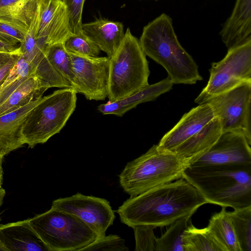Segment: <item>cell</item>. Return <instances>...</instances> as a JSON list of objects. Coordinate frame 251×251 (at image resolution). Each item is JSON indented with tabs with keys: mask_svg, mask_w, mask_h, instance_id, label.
Here are the masks:
<instances>
[{
	"mask_svg": "<svg viewBox=\"0 0 251 251\" xmlns=\"http://www.w3.org/2000/svg\"><path fill=\"white\" fill-rule=\"evenodd\" d=\"M63 44L68 53L80 56L97 57L101 51L84 32L80 34H72Z\"/></svg>",
	"mask_w": 251,
	"mask_h": 251,
	"instance_id": "30",
	"label": "cell"
},
{
	"mask_svg": "<svg viewBox=\"0 0 251 251\" xmlns=\"http://www.w3.org/2000/svg\"><path fill=\"white\" fill-rule=\"evenodd\" d=\"M24 38L25 34L22 32L0 22V40L13 46H19Z\"/></svg>",
	"mask_w": 251,
	"mask_h": 251,
	"instance_id": "34",
	"label": "cell"
},
{
	"mask_svg": "<svg viewBox=\"0 0 251 251\" xmlns=\"http://www.w3.org/2000/svg\"><path fill=\"white\" fill-rule=\"evenodd\" d=\"M191 159L171 151H160L153 145L146 152L127 163L120 174L119 183L131 197L182 178Z\"/></svg>",
	"mask_w": 251,
	"mask_h": 251,
	"instance_id": "4",
	"label": "cell"
},
{
	"mask_svg": "<svg viewBox=\"0 0 251 251\" xmlns=\"http://www.w3.org/2000/svg\"><path fill=\"white\" fill-rule=\"evenodd\" d=\"M40 3L38 0H0V22L25 34L37 13Z\"/></svg>",
	"mask_w": 251,
	"mask_h": 251,
	"instance_id": "21",
	"label": "cell"
},
{
	"mask_svg": "<svg viewBox=\"0 0 251 251\" xmlns=\"http://www.w3.org/2000/svg\"><path fill=\"white\" fill-rule=\"evenodd\" d=\"M0 52L21 55L19 46H13L0 40Z\"/></svg>",
	"mask_w": 251,
	"mask_h": 251,
	"instance_id": "36",
	"label": "cell"
},
{
	"mask_svg": "<svg viewBox=\"0 0 251 251\" xmlns=\"http://www.w3.org/2000/svg\"><path fill=\"white\" fill-rule=\"evenodd\" d=\"M5 194V190L1 187V186H0V206L2 203Z\"/></svg>",
	"mask_w": 251,
	"mask_h": 251,
	"instance_id": "38",
	"label": "cell"
},
{
	"mask_svg": "<svg viewBox=\"0 0 251 251\" xmlns=\"http://www.w3.org/2000/svg\"><path fill=\"white\" fill-rule=\"evenodd\" d=\"M39 1H40L41 2L44 1V0H38Z\"/></svg>",
	"mask_w": 251,
	"mask_h": 251,
	"instance_id": "42",
	"label": "cell"
},
{
	"mask_svg": "<svg viewBox=\"0 0 251 251\" xmlns=\"http://www.w3.org/2000/svg\"><path fill=\"white\" fill-rule=\"evenodd\" d=\"M36 67L19 55L16 63L2 84L0 86V104L23 82L34 75Z\"/></svg>",
	"mask_w": 251,
	"mask_h": 251,
	"instance_id": "26",
	"label": "cell"
},
{
	"mask_svg": "<svg viewBox=\"0 0 251 251\" xmlns=\"http://www.w3.org/2000/svg\"><path fill=\"white\" fill-rule=\"evenodd\" d=\"M127 251L128 249L121 237L117 235H104L98 237L81 251Z\"/></svg>",
	"mask_w": 251,
	"mask_h": 251,
	"instance_id": "31",
	"label": "cell"
},
{
	"mask_svg": "<svg viewBox=\"0 0 251 251\" xmlns=\"http://www.w3.org/2000/svg\"><path fill=\"white\" fill-rule=\"evenodd\" d=\"M139 41L145 55L163 66L174 84H194L202 79L197 64L179 42L167 14H161L145 26Z\"/></svg>",
	"mask_w": 251,
	"mask_h": 251,
	"instance_id": "3",
	"label": "cell"
},
{
	"mask_svg": "<svg viewBox=\"0 0 251 251\" xmlns=\"http://www.w3.org/2000/svg\"><path fill=\"white\" fill-rule=\"evenodd\" d=\"M206 203L197 189L181 178L130 197L116 212L121 222L132 228L138 226L162 227L193 215Z\"/></svg>",
	"mask_w": 251,
	"mask_h": 251,
	"instance_id": "1",
	"label": "cell"
},
{
	"mask_svg": "<svg viewBox=\"0 0 251 251\" xmlns=\"http://www.w3.org/2000/svg\"><path fill=\"white\" fill-rule=\"evenodd\" d=\"M207 229L223 251H241L228 212L225 207L213 214L209 220Z\"/></svg>",
	"mask_w": 251,
	"mask_h": 251,
	"instance_id": "24",
	"label": "cell"
},
{
	"mask_svg": "<svg viewBox=\"0 0 251 251\" xmlns=\"http://www.w3.org/2000/svg\"><path fill=\"white\" fill-rule=\"evenodd\" d=\"M82 27L83 31L109 58L118 50L125 36L124 26L121 23L104 19L82 24Z\"/></svg>",
	"mask_w": 251,
	"mask_h": 251,
	"instance_id": "20",
	"label": "cell"
},
{
	"mask_svg": "<svg viewBox=\"0 0 251 251\" xmlns=\"http://www.w3.org/2000/svg\"><path fill=\"white\" fill-rule=\"evenodd\" d=\"M205 103L212 108L223 132L241 133L251 145V81H245Z\"/></svg>",
	"mask_w": 251,
	"mask_h": 251,
	"instance_id": "9",
	"label": "cell"
},
{
	"mask_svg": "<svg viewBox=\"0 0 251 251\" xmlns=\"http://www.w3.org/2000/svg\"><path fill=\"white\" fill-rule=\"evenodd\" d=\"M0 251H5L4 248L2 246V245L0 243Z\"/></svg>",
	"mask_w": 251,
	"mask_h": 251,
	"instance_id": "41",
	"label": "cell"
},
{
	"mask_svg": "<svg viewBox=\"0 0 251 251\" xmlns=\"http://www.w3.org/2000/svg\"></svg>",
	"mask_w": 251,
	"mask_h": 251,
	"instance_id": "43",
	"label": "cell"
},
{
	"mask_svg": "<svg viewBox=\"0 0 251 251\" xmlns=\"http://www.w3.org/2000/svg\"><path fill=\"white\" fill-rule=\"evenodd\" d=\"M135 240L136 251H155L157 238L149 226H138L132 228Z\"/></svg>",
	"mask_w": 251,
	"mask_h": 251,
	"instance_id": "32",
	"label": "cell"
},
{
	"mask_svg": "<svg viewBox=\"0 0 251 251\" xmlns=\"http://www.w3.org/2000/svg\"><path fill=\"white\" fill-rule=\"evenodd\" d=\"M220 35L228 49L251 40V0H236Z\"/></svg>",
	"mask_w": 251,
	"mask_h": 251,
	"instance_id": "17",
	"label": "cell"
},
{
	"mask_svg": "<svg viewBox=\"0 0 251 251\" xmlns=\"http://www.w3.org/2000/svg\"><path fill=\"white\" fill-rule=\"evenodd\" d=\"M174 84L167 78L153 84H148L138 91L120 100L100 104L98 110L104 115L112 114L121 117L137 105L154 100L161 95L170 91Z\"/></svg>",
	"mask_w": 251,
	"mask_h": 251,
	"instance_id": "19",
	"label": "cell"
},
{
	"mask_svg": "<svg viewBox=\"0 0 251 251\" xmlns=\"http://www.w3.org/2000/svg\"><path fill=\"white\" fill-rule=\"evenodd\" d=\"M192 215L178 219L170 225L160 237L157 238L155 251H183L182 236L191 222Z\"/></svg>",
	"mask_w": 251,
	"mask_h": 251,
	"instance_id": "27",
	"label": "cell"
},
{
	"mask_svg": "<svg viewBox=\"0 0 251 251\" xmlns=\"http://www.w3.org/2000/svg\"><path fill=\"white\" fill-rule=\"evenodd\" d=\"M69 54L75 91L89 100H104L108 95L110 58Z\"/></svg>",
	"mask_w": 251,
	"mask_h": 251,
	"instance_id": "11",
	"label": "cell"
},
{
	"mask_svg": "<svg viewBox=\"0 0 251 251\" xmlns=\"http://www.w3.org/2000/svg\"><path fill=\"white\" fill-rule=\"evenodd\" d=\"M35 75L49 88H69L75 90V78L70 56L63 43L47 48L36 68Z\"/></svg>",
	"mask_w": 251,
	"mask_h": 251,
	"instance_id": "14",
	"label": "cell"
},
{
	"mask_svg": "<svg viewBox=\"0 0 251 251\" xmlns=\"http://www.w3.org/2000/svg\"><path fill=\"white\" fill-rule=\"evenodd\" d=\"M76 94L72 88H64L42 97L23 125L25 143L32 148L59 133L75 110Z\"/></svg>",
	"mask_w": 251,
	"mask_h": 251,
	"instance_id": "6",
	"label": "cell"
},
{
	"mask_svg": "<svg viewBox=\"0 0 251 251\" xmlns=\"http://www.w3.org/2000/svg\"><path fill=\"white\" fill-rule=\"evenodd\" d=\"M41 98L0 115V150L4 156L25 144L22 132L23 125L30 111Z\"/></svg>",
	"mask_w": 251,
	"mask_h": 251,
	"instance_id": "18",
	"label": "cell"
},
{
	"mask_svg": "<svg viewBox=\"0 0 251 251\" xmlns=\"http://www.w3.org/2000/svg\"><path fill=\"white\" fill-rule=\"evenodd\" d=\"M2 170H0V186H1L2 181Z\"/></svg>",
	"mask_w": 251,
	"mask_h": 251,
	"instance_id": "40",
	"label": "cell"
},
{
	"mask_svg": "<svg viewBox=\"0 0 251 251\" xmlns=\"http://www.w3.org/2000/svg\"><path fill=\"white\" fill-rule=\"evenodd\" d=\"M182 178L207 203L234 209L251 206V165H189Z\"/></svg>",
	"mask_w": 251,
	"mask_h": 251,
	"instance_id": "2",
	"label": "cell"
},
{
	"mask_svg": "<svg viewBox=\"0 0 251 251\" xmlns=\"http://www.w3.org/2000/svg\"><path fill=\"white\" fill-rule=\"evenodd\" d=\"M4 155L2 153L0 150V170H2V161Z\"/></svg>",
	"mask_w": 251,
	"mask_h": 251,
	"instance_id": "39",
	"label": "cell"
},
{
	"mask_svg": "<svg viewBox=\"0 0 251 251\" xmlns=\"http://www.w3.org/2000/svg\"><path fill=\"white\" fill-rule=\"evenodd\" d=\"M41 3L37 13L20 44L21 55L36 68L43 58L45 50L38 43L36 36L40 14Z\"/></svg>",
	"mask_w": 251,
	"mask_h": 251,
	"instance_id": "29",
	"label": "cell"
},
{
	"mask_svg": "<svg viewBox=\"0 0 251 251\" xmlns=\"http://www.w3.org/2000/svg\"><path fill=\"white\" fill-rule=\"evenodd\" d=\"M0 243L7 251H50L29 219L0 225Z\"/></svg>",
	"mask_w": 251,
	"mask_h": 251,
	"instance_id": "16",
	"label": "cell"
},
{
	"mask_svg": "<svg viewBox=\"0 0 251 251\" xmlns=\"http://www.w3.org/2000/svg\"><path fill=\"white\" fill-rule=\"evenodd\" d=\"M222 132L220 122L215 117L173 152L192 160L207 151L216 142Z\"/></svg>",
	"mask_w": 251,
	"mask_h": 251,
	"instance_id": "22",
	"label": "cell"
},
{
	"mask_svg": "<svg viewBox=\"0 0 251 251\" xmlns=\"http://www.w3.org/2000/svg\"><path fill=\"white\" fill-rule=\"evenodd\" d=\"M73 34L65 4L61 0H45L41 10L36 39L45 50L49 46L63 43Z\"/></svg>",
	"mask_w": 251,
	"mask_h": 251,
	"instance_id": "13",
	"label": "cell"
},
{
	"mask_svg": "<svg viewBox=\"0 0 251 251\" xmlns=\"http://www.w3.org/2000/svg\"><path fill=\"white\" fill-rule=\"evenodd\" d=\"M77 217L99 236L105 235L115 218L106 200L80 193L52 201L51 206Z\"/></svg>",
	"mask_w": 251,
	"mask_h": 251,
	"instance_id": "10",
	"label": "cell"
},
{
	"mask_svg": "<svg viewBox=\"0 0 251 251\" xmlns=\"http://www.w3.org/2000/svg\"><path fill=\"white\" fill-rule=\"evenodd\" d=\"M241 251H251V206L227 211Z\"/></svg>",
	"mask_w": 251,
	"mask_h": 251,
	"instance_id": "28",
	"label": "cell"
},
{
	"mask_svg": "<svg viewBox=\"0 0 251 251\" xmlns=\"http://www.w3.org/2000/svg\"><path fill=\"white\" fill-rule=\"evenodd\" d=\"M183 251H223L207 227H196L191 222L182 236Z\"/></svg>",
	"mask_w": 251,
	"mask_h": 251,
	"instance_id": "25",
	"label": "cell"
},
{
	"mask_svg": "<svg viewBox=\"0 0 251 251\" xmlns=\"http://www.w3.org/2000/svg\"><path fill=\"white\" fill-rule=\"evenodd\" d=\"M29 220L50 251H81L99 237L77 217L52 207Z\"/></svg>",
	"mask_w": 251,
	"mask_h": 251,
	"instance_id": "7",
	"label": "cell"
},
{
	"mask_svg": "<svg viewBox=\"0 0 251 251\" xmlns=\"http://www.w3.org/2000/svg\"><path fill=\"white\" fill-rule=\"evenodd\" d=\"M146 56L139 41L128 28L119 48L110 58L109 101L120 100L149 84L150 72Z\"/></svg>",
	"mask_w": 251,
	"mask_h": 251,
	"instance_id": "5",
	"label": "cell"
},
{
	"mask_svg": "<svg viewBox=\"0 0 251 251\" xmlns=\"http://www.w3.org/2000/svg\"><path fill=\"white\" fill-rule=\"evenodd\" d=\"M214 117L213 110L208 103L199 104L183 115L176 125L163 136L157 145L158 149L173 152Z\"/></svg>",
	"mask_w": 251,
	"mask_h": 251,
	"instance_id": "15",
	"label": "cell"
},
{
	"mask_svg": "<svg viewBox=\"0 0 251 251\" xmlns=\"http://www.w3.org/2000/svg\"><path fill=\"white\" fill-rule=\"evenodd\" d=\"M49 88L35 75L31 76L0 104V115L17 110L41 98Z\"/></svg>",
	"mask_w": 251,
	"mask_h": 251,
	"instance_id": "23",
	"label": "cell"
},
{
	"mask_svg": "<svg viewBox=\"0 0 251 251\" xmlns=\"http://www.w3.org/2000/svg\"><path fill=\"white\" fill-rule=\"evenodd\" d=\"M209 72L206 86L195 100L197 104L251 81V40L228 49L222 60L212 63Z\"/></svg>",
	"mask_w": 251,
	"mask_h": 251,
	"instance_id": "8",
	"label": "cell"
},
{
	"mask_svg": "<svg viewBox=\"0 0 251 251\" xmlns=\"http://www.w3.org/2000/svg\"><path fill=\"white\" fill-rule=\"evenodd\" d=\"M236 164L251 165V145L236 132H222L205 153L191 161L189 165Z\"/></svg>",
	"mask_w": 251,
	"mask_h": 251,
	"instance_id": "12",
	"label": "cell"
},
{
	"mask_svg": "<svg viewBox=\"0 0 251 251\" xmlns=\"http://www.w3.org/2000/svg\"><path fill=\"white\" fill-rule=\"evenodd\" d=\"M19 55H14L7 63L0 68V86L9 75L10 70L16 63Z\"/></svg>",
	"mask_w": 251,
	"mask_h": 251,
	"instance_id": "35",
	"label": "cell"
},
{
	"mask_svg": "<svg viewBox=\"0 0 251 251\" xmlns=\"http://www.w3.org/2000/svg\"><path fill=\"white\" fill-rule=\"evenodd\" d=\"M68 9L73 34L84 33L82 27V14L85 0H61Z\"/></svg>",
	"mask_w": 251,
	"mask_h": 251,
	"instance_id": "33",
	"label": "cell"
},
{
	"mask_svg": "<svg viewBox=\"0 0 251 251\" xmlns=\"http://www.w3.org/2000/svg\"><path fill=\"white\" fill-rule=\"evenodd\" d=\"M15 55L17 54L0 52V68L7 63Z\"/></svg>",
	"mask_w": 251,
	"mask_h": 251,
	"instance_id": "37",
	"label": "cell"
}]
</instances>
